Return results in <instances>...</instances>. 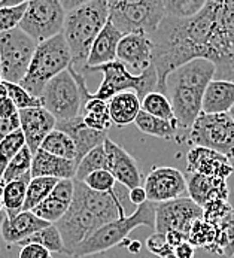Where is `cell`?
<instances>
[{"mask_svg": "<svg viewBox=\"0 0 234 258\" xmlns=\"http://www.w3.org/2000/svg\"><path fill=\"white\" fill-rule=\"evenodd\" d=\"M82 258H109L108 255H105V254H93V255H87V257H82Z\"/></svg>", "mask_w": 234, "mask_h": 258, "instance_id": "816d5d0a", "label": "cell"}, {"mask_svg": "<svg viewBox=\"0 0 234 258\" xmlns=\"http://www.w3.org/2000/svg\"><path fill=\"white\" fill-rule=\"evenodd\" d=\"M146 246L149 249L151 254H154L160 258H175L173 248L170 246V243L167 242L166 234L161 233H154L148 237L146 240Z\"/></svg>", "mask_w": 234, "mask_h": 258, "instance_id": "7bdbcfd3", "label": "cell"}, {"mask_svg": "<svg viewBox=\"0 0 234 258\" xmlns=\"http://www.w3.org/2000/svg\"><path fill=\"white\" fill-rule=\"evenodd\" d=\"M128 199H130V202L134 205V206H142V205H145L146 202H148V199H146V192H145V188L143 186H137V188H133V189H130V192H128Z\"/></svg>", "mask_w": 234, "mask_h": 258, "instance_id": "c3c4849f", "label": "cell"}, {"mask_svg": "<svg viewBox=\"0 0 234 258\" xmlns=\"http://www.w3.org/2000/svg\"><path fill=\"white\" fill-rule=\"evenodd\" d=\"M85 122L87 127H90L94 132H102L108 133V130L112 125L111 116H109V109H108V102L94 99L90 96V99L81 106V113H79Z\"/></svg>", "mask_w": 234, "mask_h": 258, "instance_id": "83f0119b", "label": "cell"}, {"mask_svg": "<svg viewBox=\"0 0 234 258\" xmlns=\"http://www.w3.org/2000/svg\"><path fill=\"white\" fill-rule=\"evenodd\" d=\"M109 3V21L122 35L152 36L166 18L164 0H115Z\"/></svg>", "mask_w": 234, "mask_h": 258, "instance_id": "52a82bcc", "label": "cell"}, {"mask_svg": "<svg viewBox=\"0 0 234 258\" xmlns=\"http://www.w3.org/2000/svg\"><path fill=\"white\" fill-rule=\"evenodd\" d=\"M210 29L206 60L216 68L215 79L234 82V0H209Z\"/></svg>", "mask_w": 234, "mask_h": 258, "instance_id": "277c9868", "label": "cell"}, {"mask_svg": "<svg viewBox=\"0 0 234 258\" xmlns=\"http://www.w3.org/2000/svg\"><path fill=\"white\" fill-rule=\"evenodd\" d=\"M142 111L166 121H176L167 96L158 91H152L142 99Z\"/></svg>", "mask_w": 234, "mask_h": 258, "instance_id": "d590c367", "label": "cell"}, {"mask_svg": "<svg viewBox=\"0 0 234 258\" xmlns=\"http://www.w3.org/2000/svg\"><path fill=\"white\" fill-rule=\"evenodd\" d=\"M145 192L149 203H166L184 197L187 192L185 175L169 166L154 167L145 179Z\"/></svg>", "mask_w": 234, "mask_h": 258, "instance_id": "5bb4252c", "label": "cell"}, {"mask_svg": "<svg viewBox=\"0 0 234 258\" xmlns=\"http://www.w3.org/2000/svg\"><path fill=\"white\" fill-rule=\"evenodd\" d=\"M233 209H234V208H233Z\"/></svg>", "mask_w": 234, "mask_h": 258, "instance_id": "680465c9", "label": "cell"}, {"mask_svg": "<svg viewBox=\"0 0 234 258\" xmlns=\"http://www.w3.org/2000/svg\"><path fill=\"white\" fill-rule=\"evenodd\" d=\"M188 243L194 248H203L210 254L224 255V237L218 222L197 220L188 233Z\"/></svg>", "mask_w": 234, "mask_h": 258, "instance_id": "d4e9b609", "label": "cell"}, {"mask_svg": "<svg viewBox=\"0 0 234 258\" xmlns=\"http://www.w3.org/2000/svg\"><path fill=\"white\" fill-rule=\"evenodd\" d=\"M2 82H3V79H2V75H0V85H2Z\"/></svg>", "mask_w": 234, "mask_h": 258, "instance_id": "11a10c76", "label": "cell"}, {"mask_svg": "<svg viewBox=\"0 0 234 258\" xmlns=\"http://www.w3.org/2000/svg\"><path fill=\"white\" fill-rule=\"evenodd\" d=\"M0 242H2V237H0ZM0 251H2V246H0Z\"/></svg>", "mask_w": 234, "mask_h": 258, "instance_id": "9f6ffc18", "label": "cell"}, {"mask_svg": "<svg viewBox=\"0 0 234 258\" xmlns=\"http://www.w3.org/2000/svg\"><path fill=\"white\" fill-rule=\"evenodd\" d=\"M48 225L49 222L38 218L33 212L23 211L12 218H8L5 215V218L0 222V237L6 243L18 245L20 242L26 240L27 237H30L32 234H35L36 231H39Z\"/></svg>", "mask_w": 234, "mask_h": 258, "instance_id": "603a6c76", "label": "cell"}, {"mask_svg": "<svg viewBox=\"0 0 234 258\" xmlns=\"http://www.w3.org/2000/svg\"><path fill=\"white\" fill-rule=\"evenodd\" d=\"M206 2L207 0H164L166 15L178 20L193 18L204 8Z\"/></svg>", "mask_w": 234, "mask_h": 258, "instance_id": "8d00e7d4", "label": "cell"}, {"mask_svg": "<svg viewBox=\"0 0 234 258\" xmlns=\"http://www.w3.org/2000/svg\"><path fill=\"white\" fill-rule=\"evenodd\" d=\"M20 115L18 113H15L14 116H11V118H5V119H0V142L6 138V136H9V135H12L14 132H17V130H20Z\"/></svg>", "mask_w": 234, "mask_h": 258, "instance_id": "bcb514c9", "label": "cell"}, {"mask_svg": "<svg viewBox=\"0 0 234 258\" xmlns=\"http://www.w3.org/2000/svg\"><path fill=\"white\" fill-rule=\"evenodd\" d=\"M234 105V82L213 79L203 97L201 112L204 113H228Z\"/></svg>", "mask_w": 234, "mask_h": 258, "instance_id": "484cf974", "label": "cell"}, {"mask_svg": "<svg viewBox=\"0 0 234 258\" xmlns=\"http://www.w3.org/2000/svg\"><path fill=\"white\" fill-rule=\"evenodd\" d=\"M109 20L106 0H82L76 8L66 12L61 35L70 49V68L82 75L90 49L96 37Z\"/></svg>", "mask_w": 234, "mask_h": 258, "instance_id": "3957f363", "label": "cell"}, {"mask_svg": "<svg viewBox=\"0 0 234 258\" xmlns=\"http://www.w3.org/2000/svg\"><path fill=\"white\" fill-rule=\"evenodd\" d=\"M73 182L75 191L70 208L60 221L55 222L66 252L70 257L79 243L100 227L125 218V209L115 189L109 192H96L84 182Z\"/></svg>", "mask_w": 234, "mask_h": 258, "instance_id": "6da1fadb", "label": "cell"}, {"mask_svg": "<svg viewBox=\"0 0 234 258\" xmlns=\"http://www.w3.org/2000/svg\"><path fill=\"white\" fill-rule=\"evenodd\" d=\"M18 258H52V254L48 249L42 248L40 245L30 243V245L21 246Z\"/></svg>", "mask_w": 234, "mask_h": 258, "instance_id": "f6af8a7d", "label": "cell"}, {"mask_svg": "<svg viewBox=\"0 0 234 258\" xmlns=\"http://www.w3.org/2000/svg\"><path fill=\"white\" fill-rule=\"evenodd\" d=\"M76 167V163L72 160L60 158L49 152L38 149L33 154L30 175L32 178H54L58 181L75 179Z\"/></svg>", "mask_w": 234, "mask_h": 258, "instance_id": "44dd1931", "label": "cell"}, {"mask_svg": "<svg viewBox=\"0 0 234 258\" xmlns=\"http://www.w3.org/2000/svg\"><path fill=\"white\" fill-rule=\"evenodd\" d=\"M203 218V209L190 197H181L166 203L155 205V233L167 234L172 231L188 236L193 224Z\"/></svg>", "mask_w": 234, "mask_h": 258, "instance_id": "4fadbf2b", "label": "cell"}, {"mask_svg": "<svg viewBox=\"0 0 234 258\" xmlns=\"http://www.w3.org/2000/svg\"><path fill=\"white\" fill-rule=\"evenodd\" d=\"M30 243L40 245L42 248L48 249L51 254L57 252V254H66L67 255L64 243H63V239H61V234H60L58 228L55 227V224H49L48 227L36 231L30 237H27L26 240L20 242L18 245L20 246H26V245H30Z\"/></svg>", "mask_w": 234, "mask_h": 258, "instance_id": "1f68e13d", "label": "cell"}, {"mask_svg": "<svg viewBox=\"0 0 234 258\" xmlns=\"http://www.w3.org/2000/svg\"><path fill=\"white\" fill-rule=\"evenodd\" d=\"M90 72L103 74V81L99 85L97 91L91 97L108 102L114 96L125 91H133L142 100L146 94L157 91V74L154 66L142 75H133L121 61H112L99 68H90L84 72V76Z\"/></svg>", "mask_w": 234, "mask_h": 258, "instance_id": "ba28073f", "label": "cell"}, {"mask_svg": "<svg viewBox=\"0 0 234 258\" xmlns=\"http://www.w3.org/2000/svg\"><path fill=\"white\" fill-rule=\"evenodd\" d=\"M152 39L145 35H124L117 48V60L130 66L137 75L152 68Z\"/></svg>", "mask_w": 234, "mask_h": 258, "instance_id": "2e32d148", "label": "cell"}, {"mask_svg": "<svg viewBox=\"0 0 234 258\" xmlns=\"http://www.w3.org/2000/svg\"><path fill=\"white\" fill-rule=\"evenodd\" d=\"M122 36L124 35L121 32H118L114 27V24L108 20V23L105 24V27L102 29V32L99 33V36L96 37V40L91 45L85 69L82 71V76H84V72L90 68H99V66L115 61L118 43Z\"/></svg>", "mask_w": 234, "mask_h": 258, "instance_id": "7402d4cb", "label": "cell"}, {"mask_svg": "<svg viewBox=\"0 0 234 258\" xmlns=\"http://www.w3.org/2000/svg\"><path fill=\"white\" fill-rule=\"evenodd\" d=\"M231 211H233V206L228 203V200H213L203 208V220L219 222Z\"/></svg>", "mask_w": 234, "mask_h": 258, "instance_id": "b9f144b4", "label": "cell"}, {"mask_svg": "<svg viewBox=\"0 0 234 258\" xmlns=\"http://www.w3.org/2000/svg\"><path fill=\"white\" fill-rule=\"evenodd\" d=\"M42 108L48 111L55 121H67L81 113V93L72 74L67 71L52 78L40 94Z\"/></svg>", "mask_w": 234, "mask_h": 258, "instance_id": "7c38bea8", "label": "cell"}, {"mask_svg": "<svg viewBox=\"0 0 234 258\" xmlns=\"http://www.w3.org/2000/svg\"><path fill=\"white\" fill-rule=\"evenodd\" d=\"M228 115H230V118H231V119L234 121V105H233V108H231V109L228 111Z\"/></svg>", "mask_w": 234, "mask_h": 258, "instance_id": "db71d44e", "label": "cell"}, {"mask_svg": "<svg viewBox=\"0 0 234 258\" xmlns=\"http://www.w3.org/2000/svg\"><path fill=\"white\" fill-rule=\"evenodd\" d=\"M97 170H108V158H106V151L103 144L91 149L81 161L78 163L76 167V175L73 181L84 182V179Z\"/></svg>", "mask_w": 234, "mask_h": 258, "instance_id": "836d02e7", "label": "cell"}, {"mask_svg": "<svg viewBox=\"0 0 234 258\" xmlns=\"http://www.w3.org/2000/svg\"><path fill=\"white\" fill-rule=\"evenodd\" d=\"M103 147L108 158V170L112 173L115 181L128 189L140 186L142 173L134 157L109 138L103 142Z\"/></svg>", "mask_w": 234, "mask_h": 258, "instance_id": "e0dca14e", "label": "cell"}, {"mask_svg": "<svg viewBox=\"0 0 234 258\" xmlns=\"http://www.w3.org/2000/svg\"><path fill=\"white\" fill-rule=\"evenodd\" d=\"M187 192L188 197L201 209L213 200H228V194H230L227 181L215 179L197 173H191L188 176Z\"/></svg>", "mask_w": 234, "mask_h": 258, "instance_id": "cb8c5ba5", "label": "cell"}, {"mask_svg": "<svg viewBox=\"0 0 234 258\" xmlns=\"http://www.w3.org/2000/svg\"><path fill=\"white\" fill-rule=\"evenodd\" d=\"M75 191L73 179L58 181L54 186L52 192L33 211V214L49 224H55L63 218V215L69 211Z\"/></svg>", "mask_w": 234, "mask_h": 258, "instance_id": "d6986e66", "label": "cell"}, {"mask_svg": "<svg viewBox=\"0 0 234 258\" xmlns=\"http://www.w3.org/2000/svg\"><path fill=\"white\" fill-rule=\"evenodd\" d=\"M70 63L72 55L66 39L63 35H57L38 43L29 71L18 85L39 99L45 85L57 75L67 71Z\"/></svg>", "mask_w": 234, "mask_h": 258, "instance_id": "5b68a950", "label": "cell"}, {"mask_svg": "<svg viewBox=\"0 0 234 258\" xmlns=\"http://www.w3.org/2000/svg\"><path fill=\"white\" fill-rule=\"evenodd\" d=\"M39 149L49 152L55 157L60 158H66V160H72L76 163V148L73 141L63 132L54 128L42 142Z\"/></svg>", "mask_w": 234, "mask_h": 258, "instance_id": "4dcf8cb0", "label": "cell"}, {"mask_svg": "<svg viewBox=\"0 0 234 258\" xmlns=\"http://www.w3.org/2000/svg\"><path fill=\"white\" fill-rule=\"evenodd\" d=\"M24 147H26V139H24L21 128L14 132L12 135L6 136L0 142V178L3 175L6 166L11 163V160Z\"/></svg>", "mask_w": 234, "mask_h": 258, "instance_id": "74e56055", "label": "cell"}, {"mask_svg": "<svg viewBox=\"0 0 234 258\" xmlns=\"http://www.w3.org/2000/svg\"><path fill=\"white\" fill-rule=\"evenodd\" d=\"M134 124L142 133L160 139H173L179 127L178 121H166L143 111L139 112L137 118L134 119Z\"/></svg>", "mask_w": 234, "mask_h": 258, "instance_id": "f546056e", "label": "cell"}, {"mask_svg": "<svg viewBox=\"0 0 234 258\" xmlns=\"http://www.w3.org/2000/svg\"><path fill=\"white\" fill-rule=\"evenodd\" d=\"M216 68L206 58L193 60L166 79V96L172 105L178 125L191 128L197 116L201 113V103L207 85L215 79Z\"/></svg>", "mask_w": 234, "mask_h": 258, "instance_id": "7a4b0ae2", "label": "cell"}, {"mask_svg": "<svg viewBox=\"0 0 234 258\" xmlns=\"http://www.w3.org/2000/svg\"><path fill=\"white\" fill-rule=\"evenodd\" d=\"M55 128L66 133L73 141L76 148V166L91 149L102 145L108 139V133L94 132L87 127L81 115L67 121H57Z\"/></svg>", "mask_w": 234, "mask_h": 258, "instance_id": "ffe728a7", "label": "cell"}, {"mask_svg": "<svg viewBox=\"0 0 234 258\" xmlns=\"http://www.w3.org/2000/svg\"><path fill=\"white\" fill-rule=\"evenodd\" d=\"M32 160H33V154L32 151L27 148V145L23 148L12 160L11 163L6 166L0 181L3 184H8L11 181H15V179H20L26 175L30 173V169H32Z\"/></svg>", "mask_w": 234, "mask_h": 258, "instance_id": "e575fe53", "label": "cell"}, {"mask_svg": "<svg viewBox=\"0 0 234 258\" xmlns=\"http://www.w3.org/2000/svg\"><path fill=\"white\" fill-rule=\"evenodd\" d=\"M8 94H6V88H5V85H3V82H2V85H0V97H6Z\"/></svg>", "mask_w": 234, "mask_h": 258, "instance_id": "f5cc1de1", "label": "cell"}, {"mask_svg": "<svg viewBox=\"0 0 234 258\" xmlns=\"http://www.w3.org/2000/svg\"><path fill=\"white\" fill-rule=\"evenodd\" d=\"M27 5H29V2H20L18 5L0 9V33L18 29V26L24 17V12L27 9Z\"/></svg>", "mask_w": 234, "mask_h": 258, "instance_id": "ab89813d", "label": "cell"}, {"mask_svg": "<svg viewBox=\"0 0 234 258\" xmlns=\"http://www.w3.org/2000/svg\"><path fill=\"white\" fill-rule=\"evenodd\" d=\"M66 11L60 0H32L18 26L36 43L61 35Z\"/></svg>", "mask_w": 234, "mask_h": 258, "instance_id": "8fae6325", "label": "cell"}, {"mask_svg": "<svg viewBox=\"0 0 234 258\" xmlns=\"http://www.w3.org/2000/svg\"><path fill=\"white\" fill-rule=\"evenodd\" d=\"M154 220L155 205L146 202L145 205L139 206L131 215L100 227L82 243H79L73 249L72 257L82 258L93 254H105V251L124 243L133 230L139 227H154Z\"/></svg>", "mask_w": 234, "mask_h": 258, "instance_id": "8992f818", "label": "cell"}, {"mask_svg": "<svg viewBox=\"0 0 234 258\" xmlns=\"http://www.w3.org/2000/svg\"><path fill=\"white\" fill-rule=\"evenodd\" d=\"M231 258H234V255H233V257H231Z\"/></svg>", "mask_w": 234, "mask_h": 258, "instance_id": "6f0895ef", "label": "cell"}, {"mask_svg": "<svg viewBox=\"0 0 234 258\" xmlns=\"http://www.w3.org/2000/svg\"><path fill=\"white\" fill-rule=\"evenodd\" d=\"M3 85L6 88V94L8 97L12 100V103L15 105V108L18 111H24V109H32V108H42V102L40 99L32 96L29 91H26L21 85L18 84H11L3 81Z\"/></svg>", "mask_w": 234, "mask_h": 258, "instance_id": "f35d334b", "label": "cell"}, {"mask_svg": "<svg viewBox=\"0 0 234 258\" xmlns=\"http://www.w3.org/2000/svg\"><path fill=\"white\" fill-rule=\"evenodd\" d=\"M191 145L212 149L227 158L234 157V121L228 113L201 112L190 128Z\"/></svg>", "mask_w": 234, "mask_h": 258, "instance_id": "9c48e42d", "label": "cell"}, {"mask_svg": "<svg viewBox=\"0 0 234 258\" xmlns=\"http://www.w3.org/2000/svg\"><path fill=\"white\" fill-rule=\"evenodd\" d=\"M108 109L112 124L118 127L134 122L139 112L142 111V100L133 91H125L108 100Z\"/></svg>", "mask_w": 234, "mask_h": 258, "instance_id": "4316f807", "label": "cell"}, {"mask_svg": "<svg viewBox=\"0 0 234 258\" xmlns=\"http://www.w3.org/2000/svg\"><path fill=\"white\" fill-rule=\"evenodd\" d=\"M57 182H58V179H54V178H32L29 185H27V192H26L23 211L33 212L40 203L52 192Z\"/></svg>", "mask_w": 234, "mask_h": 258, "instance_id": "d6a6232c", "label": "cell"}, {"mask_svg": "<svg viewBox=\"0 0 234 258\" xmlns=\"http://www.w3.org/2000/svg\"><path fill=\"white\" fill-rule=\"evenodd\" d=\"M3 182L0 181V212L3 211Z\"/></svg>", "mask_w": 234, "mask_h": 258, "instance_id": "f907efd6", "label": "cell"}, {"mask_svg": "<svg viewBox=\"0 0 234 258\" xmlns=\"http://www.w3.org/2000/svg\"><path fill=\"white\" fill-rule=\"evenodd\" d=\"M84 184L96 192H109L115 189L117 181L109 170H97L90 173L84 179Z\"/></svg>", "mask_w": 234, "mask_h": 258, "instance_id": "60d3db41", "label": "cell"}, {"mask_svg": "<svg viewBox=\"0 0 234 258\" xmlns=\"http://www.w3.org/2000/svg\"><path fill=\"white\" fill-rule=\"evenodd\" d=\"M32 179V175H26L20 179L11 181L3 185V209L6 211V217L12 218L23 212L27 185Z\"/></svg>", "mask_w": 234, "mask_h": 258, "instance_id": "f1b7e54d", "label": "cell"}, {"mask_svg": "<svg viewBox=\"0 0 234 258\" xmlns=\"http://www.w3.org/2000/svg\"><path fill=\"white\" fill-rule=\"evenodd\" d=\"M173 252H175V258H194L195 248L191 243L184 242L179 246H176Z\"/></svg>", "mask_w": 234, "mask_h": 258, "instance_id": "681fc988", "label": "cell"}, {"mask_svg": "<svg viewBox=\"0 0 234 258\" xmlns=\"http://www.w3.org/2000/svg\"><path fill=\"white\" fill-rule=\"evenodd\" d=\"M20 115V128L24 135L26 145L35 154L45 141V138L55 128V118L45 111L43 108H32L18 111Z\"/></svg>", "mask_w": 234, "mask_h": 258, "instance_id": "ac0fdd59", "label": "cell"}, {"mask_svg": "<svg viewBox=\"0 0 234 258\" xmlns=\"http://www.w3.org/2000/svg\"><path fill=\"white\" fill-rule=\"evenodd\" d=\"M15 113H18V109L15 108L12 100L8 96L6 97H0V119L11 118Z\"/></svg>", "mask_w": 234, "mask_h": 258, "instance_id": "7dc6e473", "label": "cell"}, {"mask_svg": "<svg viewBox=\"0 0 234 258\" xmlns=\"http://www.w3.org/2000/svg\"><path fill=\"white\" fill-rule=\"evenodd\" d=\"M218 224L224 237V255L231 258L234 255V209Z\"/></svg>", "mask_w": 234, "mask_h": 258, "instance_id": "ee69618b", "label": "cell"}, {"mask_svg": "<svg viewBox=\"0 0 234 258\" xmlns=\"http://www.w3.org/2000/svg\"><path fill=\"white\" fill-rule=\"evenodd\" d=\"M38 43L21 29L0 33V75L11 84H20L29 71Z\"/></svg>", "mask_w": 234, "mask_h": 258, "instance_id": "30bf717a", "label": "cell"}, {"mask_svg": "<svg viewBox=\"0 0 234 258\" xmlns=\"http://www.w3.org/2000/svg\"><path fill=\"white\" fill-rule=\"evenodd\" d=\"M187 172L227 181L234 172L230 158L207 148L193 147L187 152Z\"/></svg>", "mask_w": 234, "mask_h": 258, "instance_id": "9a60e30c", "label": "cell"}]
</instances>
